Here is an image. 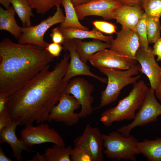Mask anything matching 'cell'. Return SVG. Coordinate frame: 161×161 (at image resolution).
Returning a JSON list of instances; mask_svg holds the SVG:
<instances>
[{
	"instance_id": "39",
	"label": "cell",
	"mask_w": 161,
	"mask_h": 161,
	"mask_svg": "<svg viewBox=\"0 0 161 161\" xmlns=\"http://www.w3.org/2000/svg\"><path fill=\"white\" fill-rule=\"evenodd\" d=\"M11 159L7 157L3 151L2 148L0 147V161H12Z\"/></svg>"
},
{
	"instance_id": "17",
	"label": "cell",
	"mask_w": 161,
	"mask_h": 161,
	"mask_svg": "<svg viewBox=\"0 0 161 161\" xmlns=\"http://www.w3.org/2000/svg\"><path fill=\"white\" fill-rule=\"evenodd\" d=\"M144 13L138 5L122 4L114 10V18L122 28L135 31L136 26Z\"/></svg>"
},
{
	"instance_id": "32",
	"label": "cell",
	"mask_w": 161,
	"mask_h": 161,
	"mask_svg": "<svg viewBox=\"0 0 161 161\" xmlns=\"http://www.w3.org/2000/svg\"><path fill=\"white\" fill-rule=\"evenodd\" d=\"M63 47L61 44L54 42L49 44L45 49L53 57H58L62 50Z\"/></svg>"
},
{
	"instance_id": "12",
	"label": "cell",
	"mask_w": 161,
	"mask_h": 161,
	"mask_svg": "<svg viewBox=\"0 0 161 161\" xmlns=\"http://www.w3.org/2000/svg\"><path fill=\"white\" fill-rule=\"evenodd\" d=\"M100 129L87 124L82 134L74 140L75 146H81L91 155L94 161L103 159V143Z\"/></svg>"
},
{
	"instance_id": "34",
	"label": "cell",
	"mask_w": 161,
	"mask_h": 161,
	"mask_svg": "<svg viewBox=\"0 0 161 161\" xmlns=\"http://www.w3.org/2000/svg\"><path fill=\"white\" fill-rule=\"evenodd\" d=\"M152 50L154 55L157 56V61H161V37L154 43Z\"/></svg>"
},
{
	"instance_id": "13",
	"label": "cell",
	"mask_w": 161,
	"mask_h": 161,
	"mask_svg": "<svg viewBox=\"0 0 161 161\" xmlns=\"http://www.w3.org/2000/svg\"><path fill=\"white\" fill-rule=\"evenodd\" d=\"M135 59L140 65L142 73L149 79L150 89L155 91L161 84V67L156 62L152 49H146L139 47L135 55Z\"/></svg>"
},
{
	"instance_id": "20",
	"label": "cell",
	"mask_w": 161,
	"mask_h": 161,
	"mask_svg": "<svg viewBox=\"0 0 161 161\" xmlns=\"http://www.w3.org/2000/svg\"><path fill=\"white\" fill-rule=\"evenodd\" d=\"M74 47L79 53L81 61L86 64L89 58L97 52L106 49H110L111 44L99 41H83L81 39H72Z\"/></svg>"
},
{
	"instance_id": "22",
	"label": "cell",
	"mask_w": 161,
	"mask_h": 161,
	"mask_svg": "<svg viewBox=\"0 0 161 161\" xmlns=\"http://www.w3.org/2000/svg\"><path fill=\"white\" fill-rule=\"evenodd\" d=\"M16 13L13 6L5 10L0 7V30L7 31L18 39L22 35V28L15 20Z\"/></svg>"
},
{
	"instance_id": "24",
	"label": "cell",
	"mask_w": 161,
	"mask_h": 161,
	"mask_svg": "<svg viewBox=\"0 0 161 161\" xmlns=\"http://www.w3.org/2000/svg\"><path fill=\"white\" fill-rule=\"evenodd\" d=\"M61 4L64 7L66 16L64 21L60 24V27H73L89 30L79 22L75 7L71 0H61Z\"/></svg>"
},
{
	"instance_id": "35",
	"label": "cell",
	"mask_w": 161,
	"mask_h": 161,
	"mask_svg": "<svg viewBox=\"0 0 161 161\" xmlns=\"http://www.w3.org/2000/svg\"><path fill=\"white\" fill-rule=\"evenodd\" d=\"M13 123L7 114L0 116V130L4 128L7 127Z\"/></svg>"
},
{
	"instance_id": "36",
	"label": "cell",
	"mask_w": 161,
	"mask_h": 161,
	"mask_svg": "<svg viewBox=\"0 0 161 161\" xmlns=\"http://www.w3.org/2000/svg\"><path fill=\"white\" fill-rule=\"evenodd\" d=\"M8 97L3 94H0V116L7 114L6 106Z\"/></svg>"
},
{
	"instance_id": "16",
	"label": "cell",
	"mask_w": 161,
	"mask_h": 161,
	"mask_svg": "<svg viewBox=\"0 0 161 161\" xmlns=\"http://www.w3.org/2000/svg\"><path fill=\"white\" fill-rule=\"evenodd\" d=\"M140 47L138 35L134 30L122 28L111 44L110 49L124 56L135 59Z\"/></svg>"
},
{
	"instance_id": "42",
	"label": "cell",
	"mask_w": 161,
	"mask_h": 161,
	"mask_svg": "<svg viewBox=\"0 0 161 161\" xmlns=\"http://www.w3.org/2000/svg\"></svg>"
},
{
	"instance_id": "19",
	"label": "cell",
	"mask_w": 161,
	"mask_h": 161,
	"mask_svg": "<svg viewBox=\"0 0 161 161\" xmlns=\"http://www.w3.org/2000/svg\"><path fill=\"white\" fill-rule=\"evenodd\" d=\"M59 29L65 39L91 38L110 44L114 40L112 35H104L94 27L91 31L73 27L62 28L59 27Z\"/></svg>"
},
{
	"instance_id": "27",
	"label": "cell",
	"mask_w": 161,
	"mask_h": 161,
	"mask_svg": "<svg viewBox=\"0 0 161 161\" xmlns=\"http://www.w3.org/2000/svg\"><path fill=\"white\" fill-rule=\"evenodd\" d=\"M32 9L37 13L44 14L54 6L61 4V0H25Z\"/></svg>"
},
{
	"instance_id": "11",
	"label": "cell",
	"mask_w": 161,
	"mask_h": 161,
	"mask_svg": "<svg viewBox=\"0 0 161 161\" xmlns=\"http://www.w3.org/2000/svg\"><path fill=\"white\" fill-rule=\"evenodd\" d=\"M89 61L96 68L100 67L120 70H127L137 64L135 59L107 49L96 53L89 58Z\"/></svg>"
},
{
	"instance_id": "14",
	"label": "cell",
	"mask_w": 161,
	"mask_h": 161,
	"mask_svg": "<svg viewBox=\"0 0 161 161\" xmlns=\"http://www.w3.org/2000/svg\"><path fill=\"white\" fill-rule=\"evenodd\" d=\"M122 4L115 0H93L75 7L79 20L91 16L110 20L114 19V10Z\"/></svg>"
},
{
	"instance_id": "25",
	"label": "cell",
	"mask_w": 161,
	"mask_h": 161,
	"mask_svg": "<svg viewBox=\"0 0 161 161\" xmlns=\"http://www.w3.org/2000/svg\"><path fill=\"white\" fill-rule=\"evenodd\" d=\"M11 3L23 26H31V17L34 16L32 9L25 0H11Z\"/></svg>"
},
{
	"instance_id": "30",
	"label": "cell",
	"mask_w": 161,
	"mask_h": 161,
	"mask_svg": "<svg viewBox=\"0 0 161 161\" xmlns=\"http://www.w3.org/2000/svg\"><path fill=\"white\" fill-rule=\"evenodd\" d=\"M71 161H94L90 154L81 146H75L70 153Z\"/></svg>"
},
{
	"instance_id": "5",
	"label": "cell",
	"mask_w": 161,
	"mask_h": 161,
	"mask_svg": "<svg viewBox=\"0 0 161 161\" xmlns=\"http://www.w3.org/2000/svg\"><path fill=\"white\" fill-rule=\"evenodd\" d=\"M103 152L108 158L118 161H135L139 154L137 148L138 141L133 136H123L117 131L102 134Z\"/></svg>"
},
{
	"instance_id": "9",
	"label": "cell",
	"mask_w": 161,
	"mask_h": 161,
	"mask_svg": "<svg viewBox=\"0 0 161 161\" xmlns=\"http://www.w3.org/2000/svg\"><path fill=\"white\" fill-rule=\"evenodd\" d=\"M80 105L72 95L63 93L57 104L54 106L49 113L48 121L64 123L68 126L77 124L80 118L78 113L75 111Z\"/></svg>"
},
{
	"instance_id": "23",
	"label": "cell",
	"mask_w": 161,
	"mask_h": 161,
	"mask_svg": "<svg viewBox=\"0 0 161 161\" xmlns=\"http://www.w3.org/2000/svg\"><path fill=\"white\" fill-rule=\"evenodd\" d=\"M137 150L149 161H161V137L137 142Z\"/></svg>"
},
{
	"instance_id": "33",
	"label": "cell",
	"mask_w": 161,
	"mask_h": 161,
	"mask_svg": "<svg viewBox=\"0 0 161 161\" xmlns=\"http://www.w3.org/2000/svg\"><path fill=\"white\" fill-rule=\"evenodd\" d=\"M50 36L52 41L55 43L63 44L65 40L64 36L60 30L59 27L52 29Z\"/></svg>"
},
{
	"instance_id": "29",
	"label": "cell",
	"mask_w": 161,
	"mask_h": 161,
	"mask_svg": "<svg viewBox=\"0 0 161 161\" xmlns=\"http://www.w3.org/2000/svg\"><path fill=\"white\" fill-rule=\"evenodd\" d=\"M142 7L147 16L161 17V0H143Z\"/></svg>"
},
{
	"instance_id": "40",
	"label": "cell",
	"mask_w": 161,
	"mask_h": 161,
	"mask_svg": "<svg viewBox=\"0 0 161 161\" xmlns=\"http://www.w3.org/2000/svg\"><path fill=\"white\" fill-rule=\"evenodd\" d=\"M11 1V0H0V3L7 9L10 7Z\"/></svg>"
},
{
	"instance_id": "26",
	"label": "cell",
	"mask_w": 161,
	"mask_h": 161,
	"mask_svg": "<svg viewBox=\"0 0 161 161\" xmlns=\"http://www.w3.org/2000/svg\"><path fill=\"white\" fill-rule=\"evenodd\" d=\"M147 36L149 43H155L161 37L160 18L147 16Z\"/></svg>"
},
{
	"instance_id": "38",
	"label": "cell",
	"mask_w": 161,
	"mask_h": 161,
	"mask_svg": "<svg viewBox=\"0 0 161 161\" xmlns=\"http://www.w3.org/2000/svg\"><path fill=\"white\" fill-rule=\"evenodd\" d=\"M75 7L87 3L93 0H71Z\"/></svg>"
},
{
	"instance_id": "37",
	"label": "cell",
	"mask_w": 161,
	"mask_h": 161,
	"mask_svg": "<svg viewBox=\"0 0 161 161\" xmlns=\"http://www.w3.org/2000/svg\"><path fill=\"white\" fill-rule=\"evenodd\" d=\"M122 4H131L138 5L142 7L143 0H115Z\"/></svg>"
},
{
	"instance_id": "10",
	"label": "cell",
	"mask_w": 161,
	"mask_h": 161,
	"mask_svg": "<svg viewBox=\"0 0 161 161\" xmlns=\"http://www.w3.org/2000/svg\"><path fill=\"white\" fill-rule=\"evenodd\" d=\"M94 90L93 85L83 78H75L69 81L63 93L72 95L81 106L78 114L80 118L91 115L94 110L92 104L93 97L92 94Z\"/></svg>"
},
{
	"instance_id": "18",
	"label": "cell",
	"mask_w": 161,
	"mask_h": 161,
	"mask_svg": "<svg viewBox=\"0 0 161 161\" xmlns=\"http://www.w3.org/2000/svg\"><path fill=\"white\" fill-rule=\"evenodd\" d=\"M18 123L14 122L7 127L0 130V143H7L11 146L14 158L18 161H21L23 158L21 153L23 151L28 152L32 151L21 140L18 139L16 134V130Z\"/></svg>"
},
{
	"instance_id": "7",
	"label": "cell",
	"mask_w": 161,
	"mask_h": 161,
	"mask_svg": "<svg viewBox=\"0 0 161 161\" xmlns=\"http://www.w3.org/2000/svg\"><path fill=\"white\" fill-rule=\"evenodd\" d=\"M56 7V11L53 16H49L38 24L22 27V35L18 39V43L22 44H32L45 49L49 43L44 40L45 33L50 27L62 23L65 19V16L60 4Z\"/></svg>"
},
{
	"instance_id": "3",
	"label": "cell",
	"mask_w": 161,
	"mask_h": 161,
	"mask_svg": "<svg viewBox=\"0 0 161 161\" xmlns=\"http://www.w3.org/2000/svg\"><path fill=\"white\" fill-rule=\"evenodd\" d=\"M148 88L142 80L134 84L128 95L120 100L116 106L106 110L101 114L100 120L107 127L114 122L134 119L136 111L143 103Z\"/></svg>"
},
{
	"instance_id": "4",
	"label": "cell",
	"mask_w": 161,
	"mask_h": 161,
	"mask_svg": "<svg viewBox=\"0 0 161 161\" xmlns=\"http://www.w3.org/2000/svg\"><path fill=\"white\" fill-rule=\"evenodd\" d=\"M97 68L107 76V82L106 89L101 92L100 103L94 109H99L116 101L122 89L128 85L136 83L141 77L138 74L142 73L139 64L124 71L100 67Z\"/></svg>"
},
{
	"instance_id": "2",
	"label": "cell",
	"mask_w": 161,
	"mask_h": 161,
	"mask_svg": "<svg viewBox=\"0 0 161 161\" xmlns=\"http://www.w3.org/2000/svg\"><path fill=\"white\" fill-rule=\"evenodd\" d=\"M54 58L45 49L36 45L3 39L0 43V94L8 97L19 90Z\"/></svg>"
},
{
	"instance_id": "41",
	"label": "cell",
	"mask_w": 161,
	"mask_h": 161,
	"mask_svg": "<svg viewBox=\"0 0 161 161\" xmlns=\"http://www.w3.org/2000/svg\"><path fill=\"white\" fill-rule=\"evenodd\" d=\"M155 94L157 98L160 101L161 100V84L155 91Z\"/></svg>"
},
{
	"instance_id": "21",
	"label": "cell",
	"mask_w": 161,
	"mask_h": 161,
	"mask_svg": "<svg viewBox=\"0 0 161 161\" xmlns=\"http://www.w3.org/2000/svg\"><path fill=\"white\" fill-rule=\"evenodd\" d=\"M72 148L55 144L52 148H47L41 155L38 152L29 161H71L70 153Z\"/></svg>"
},
{
	"instance_id": "8",
	"label": "cell",
	"mask_w": 161,
	"mask_h": 161,
	"mask_svg": "<svg viewBox=\"0 0 161 161\" xmlns=\"http://www.w3.org/2000/svg\"><path fill=\"white\" fill-rule=\"evenodd\" d=\"M20 134V139L29 148L47 143L60 146L65 145L61 136L54 129L50 128L44 123L35 126L32 124L25 126Z\"/></svg>"
},
{
	"instance_id": "28",
	"label": "cell",
	"mask_w": 161,
	"mask_h": 161,
	"mask_svg": "<svg viewBox=\"0 0 161 161\" xmlns=\"http://www.w3.org/2000/svg\"><path fill=\"white\" fill-rule=\"evenodd\" d=\"M147 15L144 12L136 26L135 32L139 38L140 46L148 50L150 47L148 46L149 43L147 36Z\"/></svg>"
},
{
	"instance_id": "15",
	"label": "cell",
	"mask_w": 161,
	"mask_h": 161,
	"mask_svg": "<svg viewBox=\"0 0 161 161\" xmlns=\"http://www.w3.org/2000/svg\"><path fill=\"white\" fill-rule=\"evenodd\" d=\"M63 45L64 51H69L70 55V61L67 70L64 78V81H69L74 77L85 75L95 78L103 83H107V79L100 77L93 74L86 64L82 62L74 47L72 39H65Z\"/></svg>"
},
{
	"instance_id": "1",
	"label": "cell",
	"mask_w": 161,
	"mask_h": 161,
	"mask_svg": "<svg viewBox=\"0 0 161 161\" xmlns=\"http://www.w3.org/2000/svg\"><path fill=\"white\" fill-rule=\"evenodd\" d=\"M69 54L66 53L52 71L48 65L21 89L8 97L7 116L18 125L44 123L69 81L64 80L68 68Z\"/></svg>"
},
{
	"instance_id": "31",
	"label": "cell",
	"mask_w": 161,
	"mask_h": 161,
	"mask_svg": "<svg viewBox=\"0 0 161 161\" xmlns=\"http://www.w3.org/2000/svg\"><path fill=\"white\" fill-rule=\"evenodd\" d=\"M92 23L94 27L101 32L109 34L117 33L116 27L112 23L101 21H95Z\"/></svg>"
},
{
	"instance_id": "6",
	"label": "cell",
	"mask_w": 161,
	"mask_h": 161,
	"mask_svg": "<svg viewBox=\"0 0 161 161\" xmlns=\"http://www.w3.org/2000/svg\"><path fill=\"white\" fill-rule=\"evenodd\" d=\"M160 115L161 105L156 99L155 91L148 88L143 102L136 114L133 120L128 125L119 128L117 131L123 136L129 137L134 128L155 122Z\"/></svg>"
}]
</instances>
